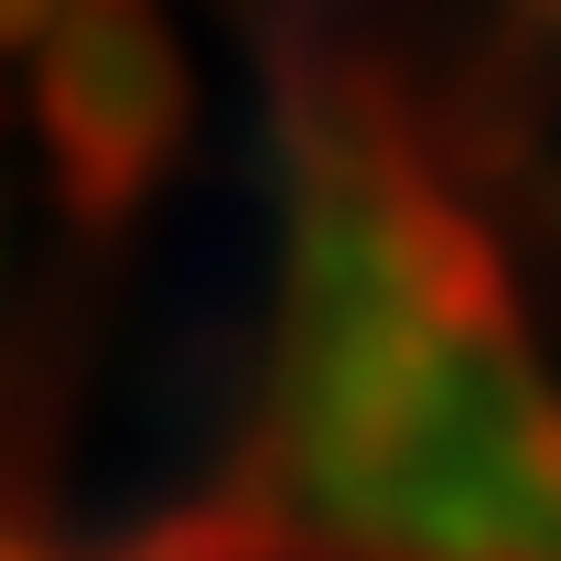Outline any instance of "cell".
Instances as JSON below:
<instances>
[{"mask_svg":"<svg viewBox=\"0 0 561 561\" xmlns=\"http://www.w3.org/2000/svg\"><path fill=\"white\" fill-rule=\"evenodd\" d=\"M195 130V66L151 0H66L33 55V140L76 238H119Z\"/></svg>","mask_w":561,"mask_h":561,"instance_id":"1","label":"cell"},{"mask_svg":"<svg viewBox=\"0 0 561 561\" xmlns=\"http://www.w3.org/2000/svg\"><path fill=\"white\" fill-rule=\"evenodd\" d=\"M55 22H66V0H0V66H33Z\"/></svg>","mask_w":561,"mask_h":561,"instance_id":"2","label":"cell"},{"mask_svg":"<svg viewBox=\"0 0 561 561\" xmlns=\"http://www.w3.org/2000/svg\"><path fill=\"white\" fill-rule=\"evenodd\" d=\"M518 22H529L540 44H561V0H518Z\"/></svg>","mask_w":561,"mask_h":561,"instance_id":"3","label":"cell"}]
</instances>
